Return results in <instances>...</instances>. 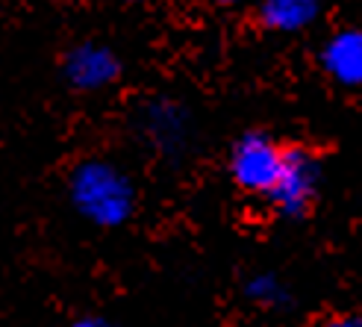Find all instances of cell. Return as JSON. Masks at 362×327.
I'll list each match as a JSON object with an SVG mask.
<instances>
[{
	"label": "cell",
	"mask_w": 362,
	"mask_h": 327,
	"mask_svg": "<svg viewBox=\"0 0 362 327\" xmlns=\"http://www.w3.org/2000/svg\"><path fill=\"white\" fill-rule=\"evenodd\" d=\"M321 4L324 0H259L253 9V24L262 33L295 35L318 21Z\"/></svg>",
	"instance_id": "cell-6"
},
{
	"label": "cell",
	"mask_w": 362,
	"mask_h": 327,
	"mask_svg": "<svg viewBox=\"0 0 362 327\" xmlns=\"http://www.w3.org/2000/svg\"><path fill=\"white\" fill-rule=\"evenodd\" d=\"M121 4H148V0H121Z\"/></svg>",
	"instance_id": "cell-11"
},
{
	"label": "cell",
	"mask_w": 362,
	"mask_h": 327,
	"mask_svg": "<svg viewBox=\"0 0 362 327\" xmlns=\"http://www.w3.org/2000/svg\"><path fill=\"white\" fill-rule=\"evenodd\" d=\"M74 210L98 227H121L136 215V186L118 166L106 159H83L68 174Z\"/></svg>",
	"instance_id": "cell-1"
},
{
	"label": "cell",
	"mask_w": 362,
	"mask_h": 327,
	"mask_svg": "<svg viewBox=\"0 0 362 327\" xmlns=\"http://www.w3.org/2000/svg\"><path fill=\"white\" fill-rule=\"evenodd\" d=\"M313 327H362V316L356 310H327L313 321Z\"/></svg>",
	"instance_id": "cell-8"
},
{
	"label": "cell",
	"mask_w": 362,
	"mask_h": 327,
	"mask_svg": "<svg viewBox=\"0 0 362 327\" xmlns=\"http://www.w3.org/2000/svg\"><path fill=\"white\" fill-rule=\"evenodd\" d=\"M283 156H286V139L253 127L245 130L236 142L230 144V156H227V171L233 186L250 197H265L271 189L277 186V177L283 171Z\"/></svg>",
	"instance_id": "cell-3"
},
{
	"label": "cell",
	"mask_w": 362,
	"mask_h": 327,
	"mask_svg": "<svg viewBox=\"0 0 362 327\" xmlns=\"http://www.w3.org/2000/svg\"><path fill=\"white\" fill-rule=\"evenodd\" d=\"M212 6H218V9H233V6H242L245 0H209Z\"/></svg>",
	"instance_id": "cell-10"
},
{
	"label": "cell",
	"mask_w": 362,
	"mask_h": 327,
	"mask_svg": "<svg viewBox=\"0 0 362 327\" xmlns=\"http://www.w3.org/2000/svg\"><path fill=\"white\" fill-rule=\"evenodd\" d=\"M124 74V62L121 57L103 42L86 39L71 45L62 53V80L83 95H95L103 92L121 80Z\"/></svg>",
	"instance_id": "cell-4"
},
{
	"label": "cell",
	"mask_w": 362,
	"mask_h": 327,
	"mask_svg": "<svg viewBox=\"0 0 362 327\" xmlns=\"http://www.w3.org/2000/svg\"><path fill=\"white\" fill-rule=\"evenodd\" d=\"M245 295L253 304H257V306H265V310H271V306H280L283 301H288L286 286L274 275H257V277H250L247 286H245Z\"/></svg>",
	"instance_id": "cell-7"
},
{
	"label": "cell",
	"mask_w": 362,
	"mask_h": 327,
	"mask_svg": "<svg viewBox=\"0 0 362 327\" xmlns=\"http://www.w3.org/2000/svg\"><path fill=\"white\" fill-rule=\"evenodd\" d=\"M327 148L321 142L286 139L283 171L265 204L288 222H310L321 204V180Z\"/></svg>",
	"instance_id": "cell-2"
},
{
	"label": "cell",
	"mask_w": 362,
	"mask_h": 327,
	"mask_svg": "<svg viewBox=\"0 0 362 327\" xmlns=\"http://www.w3.org/2000/svg\"><path fill=\"white\" fill-rule=\"evenodd\" d=\"M71 327H115V324H110V321L100 319V316H83V319H77Z\"/></svg>",
	"instance_id": "cell-9"
},
{
	"label": "cell",
	"mask_w": 362,
	"mask_h": 327,
	"mask_svg": "<svg viewBox=\"0 0 362 327\" xmlns=\"http://www.w3.org/2000/svg\"><path fill=\"white\" fill-rule=\"evenodd\" d=\"M318 65L336 86L356 88L362 83V33L356 27L330 33L318 50Z\"/></svg>",
	"instance_id": "cell-5"
}]
</instances>
